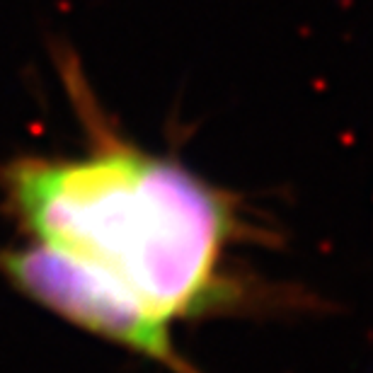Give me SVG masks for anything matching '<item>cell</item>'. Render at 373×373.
Instances as JSON below:
<instances>
[{"instance_id": "6da1fadb", "label": "cell", "mask_w": 373, "mask_h": 373, "mask_svg": "<svg viewBox=\"0 0 373 373\" xmlns=\"http://www.w3.org/2000/svg\"><path fill=\"white\" fill-rule=\"evenodd\" d=\"M61 78L85 148L10 160L5 211L29 240L97 271L168 325L238 306L245 289L228 262L255 238L238 196L124 136L73 56Z\"/></svg>"}, {"instance_id": "7a4b0ae2", "label": "cell", "mask_w": 373, "mask_h": 373, "mask_svg": "<svg viewBox=\"0 0 373 373\" xmlns=\"http://www.w3.org/2000/svg\"><path fill=\"white\" fill-rule=\"evenodd\" d=\"M0 274L27 298L80 330L97 334L170 373H196L163 323L97 271L34 240L0 250Z\"/></svg>"}]
</instances>
